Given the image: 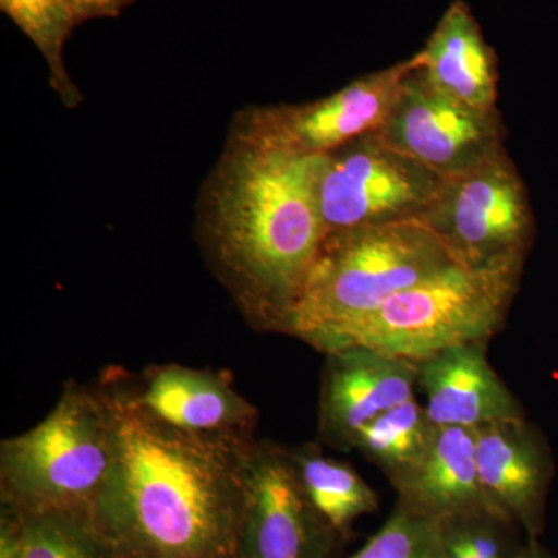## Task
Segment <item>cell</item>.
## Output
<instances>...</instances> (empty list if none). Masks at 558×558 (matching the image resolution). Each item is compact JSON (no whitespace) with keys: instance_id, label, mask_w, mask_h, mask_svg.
<instances>
[{"instance_id":"13","label":"cell","mask_w":558,"mask_h":558,"mask_svg":"<svg viewBox=\"0 0 558 558\" xmlns=\"http://www.w3.org/2000/svg\"><path fill=\"white\" fill-rule=\"evenodd\" d=\"M487 343L464 344L417 363V385L435 427L476 429L524 417L519 400L487 360Z\"/></svg>"},{"instance_id":"23","label":"cell","mask_w":558,"mask_h":558,"mask_svg":"<svg viewBox=\"0 0 558 558\" xmlns=\"http://www.w3.org/2000/svg\"><path fill=\"white\" fill-rule=\"evenodd\" d=\"M73 24L80 25L100 17H119L134 0H58Z\"/></svg>"},{"instance_id":"1","label":"cell","mask_w":558,"mask_h":558,"mask_svg":"<svg viewBox=\"0 0 558 558\" xmlns=\"http://www.w3.org/2000/svg\"><path fill=\"white\" fill-rule=\"evenodd\" d=\"M100 391L116 465L90 520L112 557L242 558L253 435L174 427L119 374Z\"/></svg>"},{"instance_id":"18","label":"cell","mask_w":558,"mask_h":558,"mask_svg":"<svg viewBox=\"0 0 558 558\" xmlns=\"http://www.w3.org/2000/svg\"><path fill=\"white\" fill-rule=\"evenodd\" d=\"M435 432L425 407L413 398L369 422L359 433L354 450L376 464L395 486L427 453Z\"/></svg>"},{"instance_id":"12","label":"cell","mask_w":558,"mask_h":558,"mask_svg":"<svg viewBox=\"0 0 558 558\" xmlns=\"http://www.w3.org/2000/svg\"><path fill=\"white\" fill-rule=\"evenodd\" d=\"M481 484L502 519L538 539L545 520L553 462L542 436L526 418L475 429Z\"/></svg>"},{"instance_id":"19","label":"cell","mask_w":558,"mask_h":558,"mask_svg":"<svg viewBox=\"0 0 558 558\" xmlns=\"http://www.w3.org/2000/svg\"><path fill=\"white\" fill-rule=\"evenodd\" d=\"M0 10L35 44L47 65L50 84L68 108L83 101L64 64L65 40L76 27L58 0H0Z\"/></svg>"},{"instance_id":"4","label":"cell","mask_w":558,"mask_h":558,"mask_svg":"<svg viewBox=\"0 0 558 558\" xmlns=\"http://www.w3.org/2000/svg\"><path fill=\"white\" fill-rule=\"evenodd\" d=\"M113 465L116 432L100 388L68 385L36 427L2 440V509L90 517Z\"/></svg>"},{"instance_id":"10","label":"cell","mask_w":558,"mask_h":558,"mask_svg":"<svg viewBox=\"0 0 558 558\" xmlns=\"http://www.w3.org/2000/svg\"><path fill=\"white\" fill-rule=\"evenodd\" d=\"M339 539L307 498L289 450L255 440L248 454L242 558H330Z\"/></svg>"},{"instance_id":"2","label":"cell","mask_w":558,"mask_h":558,"mask_svg":"<svg viewBox=\"0 0 558 558\" xmlns=\"http://www.w3.org/2000/svg\"><path fill=\"white\" fill-rule=\"evenodd\" d=\"M325 154H301L238 113L202 189L197 229L213 269L253 328L286 333L326 238Z\"/></svg>"},{"instance_id":"14","label":"cell","mask_w":558,"mask_h":558,"mask_svg":"<svg viewBox=\"0 0 558 558\" xmlns=\"http://www.w3.org/2000/svg\"><path fill=\"white\" fill-rule=\"evenodd\" d=\"M392 487L398 505L425 519L444 521L481 513L502 519L481 484L472 428L436 427L427 453Z\"/></svg>"},{"instance_id":"9","label":"cell","mask_w":558,"mask_h":558,"mask_svg":"<svg viewBox=\"0 0 558 558\" xmlns=\"http://www.w3.org/2000/svg\"><path fill=\"white\" fill-rule=\"evenodd\" d=\"M417 57L366 73L319 100L245 109L242 119L278 145L301 154H329L379 131Z\"/></svg>"},{"instance_id":"22","label":"cell","mask_w":558,"mask_h":558,"mask_svg":"<svg viewBox=\"0 0 558 558\" xmlns=\"http://www.w3.org/2000/svg\"><path fill=\"white\" fill-rule=\"evenodd\" d=\"M439 521L396 505L379 532L349 558H438Z\"/></svg>"},{"instance_id":"25","label":"cell","mask_w":558,"mask_h":558,"mask_svg":"<svg viewBox=\"0 0 558 558\" xmlns=\"http://www.w3.org/2000/svg\"><path fill=\"white\" fill-rule=\"evenodd\" d=\"M512 558H554L546 553L545 548L539 545L538 539H527L526 545L517 549L515 556Z\"/></svg>"},{"instance_id":"24","label":"cell","mask_w":558,"mask_h":558,"mask_svg":"<svg viewBox=\"0 0 558 558\" xmlns=\"http://www.w3.org/2000/svg\"><path fill=\"white\" fill-rule=\"evenodd\" d=\"M0 558H21L17 519L5 509L0 517Z\"/></svg>"},{"instance_id":"6","label":"cell","mask_w":558,"mask_h":558,"mask_svg":"<svg viewBox=\"0 0 558 558\" xmlns=\"http://www.w3.org/2000/svg\"><path fill=\"white\" fill-rule=\"evenodd\" d=\"M444 178L389 145L379 131L325 154L318 201L326 234L424 218Z\"/></svg>"},{"instance_id":"3","label":"cell","mask_w":558,"mask_h":558,"mask_svg":"<svg viewBox=\"0 0 558 558\" xmlns=\"http://www.w3.org/2000/svg\"><path fill=\"white\" fill-rule=\"evenodd\" d=\"M454 264L462 263L421 219L330 231L286 336L323 352L341 330Z\"/></svg>"},{"instance_id":"21","label":"cell","mask_w":558,"mask_h":558,"mask_svg":"<svg viewBox=\"0 0 558 558\" xmlns=\"http://www.w3.org/2000/svg\"><path fill=\"white\" fill-rule=\"evenodd\" d=\"M509 521L481 513L439 521L438 558H512L519 545Z\"/></svg>"},{"instance_id":"7","label":"cell","mask_w":558,"mask_h":558,"mask_svg":"<svg viewBox=\"0 0 558 558\" xmlns=\"http://www.w3.org/2000/svg\"><path fill=\"white\" fill-rule=\"evenodd\" d=\"M422 220L468 266L527 256L534 236L527 190L508 153L444 180Z\"/></svg>"},{"instance_id":"17","label":"cell","mask_w":558,"mask_h":558,"mask_svg":"<svg viewBox=\"0 0 558 558\" xmlns=\"http://www.w3.org/2000/svg\"><path fill=\"white\" fill-rule=\"evenodd\" d=\"M289 454L312 506L341 539L351 537L355 521L379 508L376 492L351 465L325 457L317 446Z\"/></svg>"},{"instance_id":"16","label":"cell","mask_w":558,"mask_h":558,"mask_svg":"<svg viewBox=\"0 0 558 558\" xmlns=\"http://www.w3.org/2000/svg\"><path fill=\"white\" fill-rule=\"evenodd\" d=\"M417 57L438 89L473 108L497 109L498 58L468 3H450Z\"/></svg>"},{"instance_id":"20","label":"cell","mask_w":558,"mask_h":558,"mask_svg":"<svg viewBox=\"0 0 558 558\" xmlns=\"http://www.w3.org/2000/svg\"><path fill=\"white\" fill-rule=\"evenodd\" d=\"M13 515L20 529L21 558H113L90 517L75 513Z\"/></svg>"},{"instance_id":"15","label":"cell","mask_w":558,"mask_h":558,"mask_svg":"<svg viewBox=\"0 0 558 558\" xmlns=\"http://www.w3.org/2000/svg\"><path fill=\"white\" fill-rule=\"evenodd\" d=\"M134 392L154 416L189 432L253 435L258 422L256 407L213 371L153 366Z\"/></svg>"},{"instance_id":"5","label":"cell","mask_w":558,"mask_h":558,"mask_svg":"<svg viewBox=\"0 0 558 558\" xmlns=\"http://www.w3.org/2000/svg\"><path fill=\"white\" fill-rule=\"evenodd\" d=\"M524 260L447 267L341 330L323 352L363 347L421 363L450 348L488 344L515 299Z\"/></svg>"},{"instance_id":"11","label":"cell","mask_w":558,"mask_h":558,"mask_svg":"<svg viewBox=\"0 0 558 558\" xmlns=\"http://www.w3.org/2000/svg\"><path fill=\"white\" fill-rule=\"evenodd\" d=\"M326 357L318 433L333 449L354 450L369 422L414 398L417 363L363 347L337 349Z\"/></svg>"},{"instance_id":"8","label":"cell","mask_w":558,"mask_h":558,"mask_svg":"<svg viewBox=\"0 0 558 558\" xmlns=\"http://www.w3.org/2000/svg\"><path fill=\"white\" fill-rule=\"evenodd\" d=\"M379 134L444 179L508 153L498 110L473 108L438 89L418 69V57Z\"/></svg>"}]
</instances>
